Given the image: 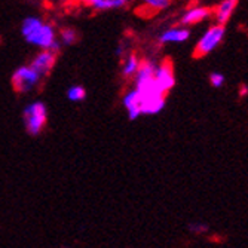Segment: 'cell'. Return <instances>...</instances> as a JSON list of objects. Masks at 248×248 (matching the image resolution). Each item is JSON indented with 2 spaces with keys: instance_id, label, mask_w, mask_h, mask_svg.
Segmentation results:
<instances>
[{
  "instance_id": "11",
  "label": "cell",
  "mask_w": 248,
  "mask_h": 248,
  "mask_svg": "<svg viewBox=\"0 0 248 248\" xmlns=\"http://www.w3.org/2000/svg\"><path fill=\"white\" fill-rule=\"evenodd\" d=\"M189 30L187 29H170L164 31L159 37L161 43H168V42H186L189 39Z\"/></svg>"
},
{
  "instance_id": "16",
  "label": "cell",
  "mask_w": 248,
  "mask_h": 248,
  "mask_svg": "<svg viewBox=\"0 0 248 248\" xmlns=\"http://www.w3.org/2000/svg\"><path fill=\"white\" fill-rule=\"evenodd\" d=\"M78 39V34L73 29H64L61 31V40L64 45H73Z\"/></svg>"
},
{
  "instance_id": "14",
  "label": "cell",
  "mask_w": 248,
  "mask_h": 248,
  "mask_svg": "<svg viewBox=\"0 0 248 248\" xmlns=\"http://www.w3.org/2000/svg\"><path fill=\"white\" fill-rule=\"evenodd\" d=\"M67 97H69L70 101H82L86 97V91H85V88L76 85V86H72L69 91H67Z\"/></svg>"
},
{
  "instance_id": "12",
  "label": "cell",
  "mask_w": 248,
  "mask_h": 248,
  "mask_svg": "<svg viewBox=\"0 0 248 248\" xmlns=\"http://www.w3.org/2000/svg\"><path fill=\"white\" fill-rule=\"evenodd\" d=\"M42 24H43V22H42L39 18H36V16H29V18H26L24 21H22V26H21V33H22V36H24V37L27 39V37L31 36Z\"/></svg>"
},
{
  "instance_id": "10",
  "label": "cell",
  "mask_w": 248,
  "mask_h": 248,
  "mask_svg": "<svg viewBox=\"0 0 248 248\" xmlns=\"http://www.w3.org/2000/svg\"><path fill=\"white\" fill-rule=\"evenodd\" d=\"M91 6L94 11H108V9H119L128 5L126 0H89L85 3Z\"/></svg>"
},
{
  "instance_id": "8",
  "label": "cell",
  "mask_w": 248,
  "mask_h": 248,
  "mask_svg": "<svg viewBox=\"0 0 248 248\" xmlns=\"http://www.w3.org/2000/svg\"><path fill=\"white\" fill-rule=\"evenodd\" d=\"M210 14H211V9L210 8H205V6H193L182 18H180V24H183V26L196 24V22H201L202 19H205L207 16H210Z\"/></svg>"
},
{
  "instance_id": "13",
  "label": "cell",
  "mask_w": 248,
  "mask_h": 248,
  "mask_svg": "<svg viewBox=\"0 0 248 248\" xmlns=\"http://www.w3.org/2000/svg\"><path fill=\"white\" fill-rule=\"evenodd\" d=\"M139 67H140V61L139 58L135 57L134 54L128 57V60L125 61L124 64V69H122V73L125 78H131V76H135V73H137L139 70Z\"/></svg>"
},
{
  "instance_id": "15",
  "label": "cell",
  "mask_w": 248,
  "mask_h": 248,
  "mask_svg": "<svg viewBox=\"0 0 248 248\" xmlns=\"http://www.w3.org/2000/svg\"><path fill=\"white\" fill-rule=\"evenodd\" d=\"M170 5H171V2H168V0H147L143 8L157 12V11H162V9L168 8Z\"/></svg>"
},
{
  "instance_id": "3",
  "label": "cell",
  "mask_w": 248,
  "mask_h": 248,
  "mask_svg": "<svg viewBox=\"0 0 248 248\" xmlns=\"http://www.w3.org/2000/svg\"><path fill=\"white\" fill-rule=\"evenodd\" d=\"M29 43H33L36 46L43 48L45 51H51L54 54H58L61 43H58L55 40V31L54 27L49 24H42L31 36L27 37Z\"/></svg>"
},
{
  "instance_id": "5",
  "label": "cell",
  "mask_w": 248,
  "mask_h": 248,
  "mask_svg": "<svg viewBox=\"0 0 248 248\" xmlns=\"http://www.w3.org/2000/svg\"><path fill=\"white\" fill-rule=\"evenodd\" d=\"M174 67L170 60H164L161 65H156L155 72V82L159 88V91L165 95L168 91H171L175 85V76H174Z\"/></svg>"
},
{
  "instance_id": "4",
  "label": "cell",
  "mask_w": 248,
  "mask_h": 248,
  "mask_svg": "<svg viewBox=\"0 0 248 248\" xmlns=\"http://www.w3.org/2000/svg\"><path fill=\"white\" fill-rule=\"evenodd\" d=\"M40 76L31 69L30 65H24L16 69L12 76V86L16 93H29L39 83Z\"/></svg>"
},
{
  "instance_id": "7",
  "label": "cell",
  "mask_w": 248,
  "mask_h": 248,
  "mask_svg": "<svg viewBox=\"0 0 248 248\" xmlns=\"http://www.w3.org/2000/svg\"><path fill=\"white\" fill-rule=\"evenodd\" d=\"M236 5H238L236 0H224V2L218 3L217 8L214 9V16H216V21H217L216 26L224 27V24H228V21L231 19Z\"/></svg>"
},
{
  "instance_id": "2",
  "label": "cell",
  "mask_w": 248,
  "mask_h": 248,
  "mask_svg": "<svg viewBox=\"0 0 248 248\" xmlns=\"http://www.w3.org/2000/svg\"><path fill=\"white\" fill-rule=\"evenodd\" d=\"M224 33H226V30H224V27H221V26H213L211 29H208L207 33L198 42L196 48L193 51V57L201 58V57H205L210 52H213L223 42Z\"/></svg>"
},
{
  "instance_id": "19",
  "label": "cell",
  "mask_w": 248,
  "mask_h": 248,
  "mask_svg": "<svg viewBox=\"0 0 248 248\" xmlns=\"http://www.w3.org/2000/svg\"><path fill=\"white\" fill-rule=\"evenodd\" d=\"M247 94H248V88H247V85H242L241 89H239V95L241 97H245Z\"/></svg>"
},
{
  "instance_id": "6",
  "label": "cell",
  "mask_w": 248,
  "mask_h": 248,
  "mask_svg": "<svg viewBox=\"0 0 248 248\" xmlns=\"http://www.w3.org/2000/svg\"><path fill=\"white\" fill-rule=\"evenodd\" d=\"M57 61V54L51 52V51H42L30 64L31 69L42 78V76H46L55 65Z\"/></svg>"
},
{
  "instance_id": "20",
  "label": "cell",
  "mask_w": 248,
  "mask_h": 248,
  "mask_svg": "<svg viewBox=\"0 0 248 248\" xmlns=\"http://www.w3.org/2000/svg\"><path fill=\"white\" fill-rule=\"evenodd\" d=\"M62 248H69V247H62Z\"/></svg>"
},
{
  "instance_id": "9",
  "label": "cell",
  "mask_w": 248,
  "mask_h": 248,
  "mask_svg": "<svg viewBox=\"0 0 248 248\" xmlns=\"http://www.w3.org/2000/svg\"><path fill=\"white\" fill-rule=\"evenodd\" d=\"M124 106L128 110V116L129 119H137L141 111H140V97L137 94V91H131L124 97Z\"/></svg>"
},
{
  "instance_id": "17",
  "label": "cell",
  "mask_w": 248,
  "mask_h": 248,
  "mask_svg": "<svg viewBox=\"0 0 248 248\" xmlns=\"http://www.w3.org/2000/svg\"><path fill=\"white\" fill-rule=\"evenodd\" d=\"M210 83H211L214 88H221L223 83H224V76H223L221 73L214 72V73L210 75Z\"/></svg>"
},
{
  "instance_id": "18",
  "label": "cell",
  "mask_w": 248,
  "mask_h": 248,
  "mask_svg": "<svg viewBox=\"0 0 248 248\" xmlns=\"http://www.w3.org/2000/svg\"><path fill=\"white\" fill-rule=\"evenodd\" d=\"M189 229H190L193 233L201 235V233H204V232L208 231V226H207L205 223H190V224H189Z\"/></svg>"
},
{
  "instance_id": "1",
  "label": "cell",
  "mask_w": 248,
  "mask_h": 248,
  "mask_svg": "<svg viewBox=\"0 0 248 248\" xmlns=\"http://www.w3.org/2000/svg\"><path fill=\"white\" fill-rule=\"evenodd\" d=\"M22 116H24V124H26V129L29 134L31 135H37L42 132L43 126L46 125L48 121V110L45 107L43 103L36 101L33 104H30L29 107L24 108L22 111Z\"/></svg>"
}]
</instances>
